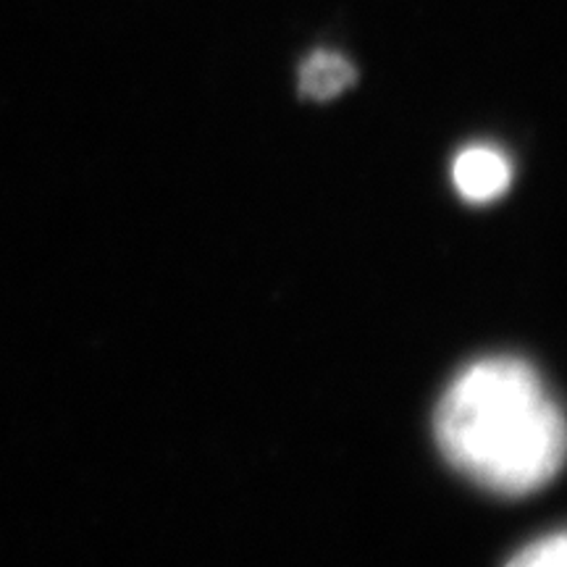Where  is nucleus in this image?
Segmentation results:
<instances>
[{
	"label": "nucleus",
	"mask_w": 567,
	"mask_h": 567,
	"mask_svg": "<svg viewBox=\"0 0 567 567\" xmlns=\"http://www.w3.org/2000/svg\"><path fill=\"white\" fill-rule=\"evenodd\" d=\"M358 76V71L344 55L334 51H316L308 55L300 69V92L310 101H331L342 95Z\"/></svg>",
	"instance_id": "obj_3"
},
{
	"label": "nucleus",
	"mask_w": 567,
	"mask_h": 567,
	"mask_svg": "<svg viewBox=\"0 0 567 567\" xmlns=\"http://www.w3.org/2000/svg\"><path fill=\"white\" fill-rule=\"evenodd\" d=\"M444 457L494 494L544 488L567 460L563 408L526 360H476L446 386L436 408Z\"/></svg>",
	"instance_id": "obj_1"
},
{
	"label": "nucleus",
	"mask_w": 567,
	"mask_h": 567,
	"mask_svg": "<svg viewBox=\"0 0 567 567\" xmlns=\"http://www.w3.org/2000/svg\"><path fill=\"white\" fill-rule=\"evenodd\" d=\"M507 567H567V534L538 538L517 551Z\"/></svg>",
	"instance_id": "obj_4"
},
{
	"label": "nucleus",
	"mask_w": 567,
	"mask_h": 567,
	"mask_svg": "<svg viewBox=\"0 0 567 567\" xmlns=\"http://www.w3.org/2000/svg\"><path fill=\"white\" fill-rule=\"evenodd\" d=\"M452 179L467 203H492L509 187L513 163L496 147L473 145L455 158Z\"/></svg>",
	"instance_id": "obj_2"
}]
</instances>
